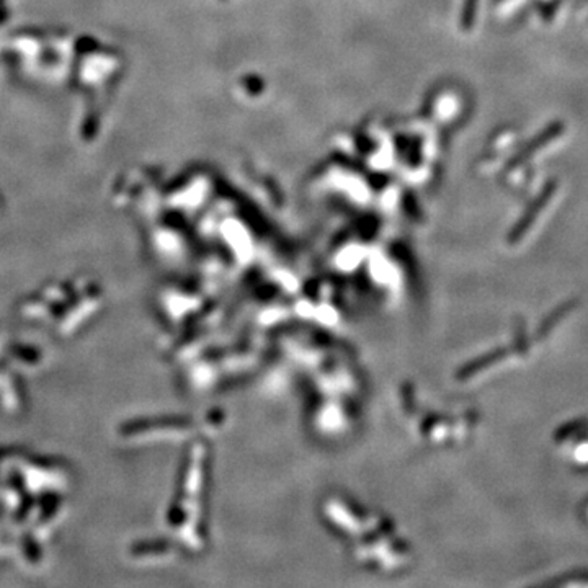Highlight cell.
Masks as SVG:
<instances>
[{
	"mask_svg": "<svg viewBox=\"0 0 588 588\" xmlns=\"http://www.w3.org/2000/svg\"><path fill=\"white\" fill-rule=\"evenodd\" d=\"M565 132V123L564 121H552L551 124H548L546 128H544L543 131L539 132L538 136L533 137V139L528 143L525 148H521L520 151H518L515 156L512 157V161L506 164V169H518V167L525 165L528 161H530L531 157L536 156V154L543 151V149H546L549 144L554 143L556 139H559V137Z\"/></svg>",
	"mask_w": 588,
	"mask_h": 588,
	"instance_id": "6da1fadb",
	"label": "cell"
},
{
	"mask_svg": "<svg viewBox=\"0 0 588 588\" xmlns=\"http://www.w3.org/2000/svg\"><path fill=\"white\" fill-rule=\"evenodd\" d=\"M475 10H478V0H466L464 10H462V28L466 32L472 30L475 21Z\"/></svg>",
	"mask_w": 588,
	"mask_h": 588,
	"instance_id": "3957f363",
	"label": "cell"
},
{
	"mask_svg": "<svg viewBox=\"0 0 588 588\" xmlns=\"http://www.w3.org/2000/svg\"><path fill=\"white\" fill-rule=\"evenodd\" d=\"M556 191H557V182L556 180H549L546 185H544L543 190H541L538 198H536L533 203L530 204V208H528L526 213L523 214L520 221H518V224L515 226L512 234H510V240H512V242H515V240H518V239H521L523 235H525L528 231H530V227L534 224V221L538 219L539 214L543 213V209L546 208L549 203H551L552 196L556 195Z\"/></svg>",
	"mask_w": 588,
	"mask_h": 588,
	"instance_id": "7a4b0ae2",
	"label": "cell"
}]
</instances>
